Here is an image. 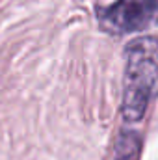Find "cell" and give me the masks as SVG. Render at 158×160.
Here are the masks:
<instances>
[{
	"label": "cell",
	"instance_id": "cell-1",
	"mask_svg": "<svg viewBox=\"0 0 158 160\" xmlns=\"http://www.w3.org/2000/svg\"><path fill=\"white\" fill-rule=\"evenodd\" d=\"M155 97H158V39L145 36L130 41L125 48V119L140 121Z\"/></svg>",
	"mask_w": 158,
	"mask_h": 160
},
{
	"label": "cell",
	"instance_id": "cell-2",
	"mask_svg": "<svg viewBox=\"0 0 158 160\" xmlns=\"http://www.w3.org/2000/svg\"><path fill=\"white\" fill-rule=\"evenodd\" d=\"M101 22L114 34L149 28L158 22V0H117L101 13Z\"/></svg>",
	"mask_w": 158,
	"mask_h": 160
},
{
	"label": "cell",
	"instance_id": "cell-3",
	"mask_svg": "<svg viewBox=\"0 0 158 160\" xmlns=\"http://www.w3.org/2000/svg\"><path fill=\"white\" fill-rule=\"evenodd\" d=\"M138 151H140V140L132 134L125 136L121 145H119L116 160H138Z\"/></svg>",
	"mask_w": 158,
	"mask_h": 160
}]
</instances>
